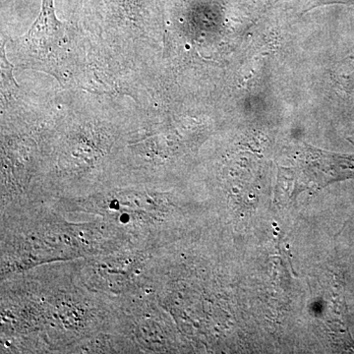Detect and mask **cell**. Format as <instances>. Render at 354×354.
<instances>
[{
	"label": "cell",
	"instance_id": "6da1fadb",
	"mask_svg": "<svg viewBox=\"0 0 354 354\" xmlns=\"http://www.w3.org/2000/svg\"><path fill=\"white\" fill-rule=\"evenodd\" d=\"M64 28V23L55 16V0H43L41 12L26 39L32 46H50L62 38Z\"/></svg>",
	"mask_w": 354,
	"mask_h": 354
},
{
	"label": "cell",
	"instance_id": "7a4b0ae2",
	"mask_svg": "<svg viewBox=\"0 0 354 354\" xmlns=\"http://www.w3.org/2000/svg\"><path fill=\"white\" fill-rule=\"evenodd\" d=\"M1 62H3L4 64H6V65L2 64L1 66L2 70L4 69V73L6 74L7 77H8V78L10 79L11 81H13V82L15 83V81H14V78L12 76V66H11V65L8 64V62H7L6 57V51H4L3 46H2L1 50Z\"/></svg>",
	"mask_w": 354,
	"mask_h": 354
}]
</instances>
